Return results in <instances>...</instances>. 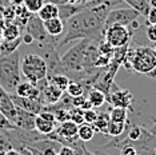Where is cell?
I'll use <instances>...</instances> for the list:
<instances>
[{
  "mask_svg": "<svg viewBox=\"0 0 156 155\" xmlns=\"http://www.w3.org/2000/svg\"><path fill=\"white\" fill-rule=\"evenodd\" d=\"M59 7V17L63 22H67L69 17H72L73 15L79 13L80 11H83L84 7L77 3V4H71V3H64V4H60Z\"/></svg>",
  "mask_w": 156,
  "mask_h": 155,
  "instance_id": "cell-14",
  "label": "cell"
},
{
  "mask_svg": "<svg viewBox=\"0 0 156 155\" xmlns=\"http://www.w3.org/2000/svg\"><path fill=\"white\" fill-rule=\"evenodd\" d=\"M22 43H23V44H27V45H31L32 43H35V40H34V38L31 36L30 34L24 32V34L22 35Z\"/></svg>",
  "mask_w": 156,
  "mask_h": 155,
  "instance_id": "cell-38",
  "label": "cell"
},
{
  "mask_svg": "<svg viewBox=\"0 0 156 155\" xmlns=\"http://www.w3.org/2000/svg\"><path fill=\"white\" fill-rule=\"evenodd\" d=\"M16 126L15 124H12L11 122L8 121V119L5 118L4 115L0 112V132H3V131H7V130H11V128H15Z\"/></svg>",
  "mask_w": 156,
  "mask_h": 155,
  "instance_id": "cell-32",
  "label": "cell"
},
{
  "mask_svg": "<svg viewBox=\"0 0 156 155\" xmlns=\"http://www.w3.org/2000/svg\"><path fill=\"white\" fill-rule=\"evenodd\" d=\"M126 4H128L131 8L136 9L141 16H147V13L150 12V2L148 0H123Z\"/></svg>",
  "mask_w": 156,
  "mask_h": 155,
  "instance_id": "cell-22",
  "label": "cell"
},
{
  "mask_svg": "<svg viewBox=\"0 0 156 155\" xmlns=\"http://www.w3.org/2000/svg\"><path fill=\"white\" fill-rule=\"evenodd\" d=\"M147 76L150 78V79H152V80H156V67H155L154 70H152L151 72H148V74H147Z\"/></svg>",
  "mask_w": 156,
  "mask_h": 155,
  "instance_id": "cell-41",
  "label": "cell"
},
{
  "mask_svg": "<svg viewBox=\"0 0 156 155\" xmlns=\"http://www.w3.org/2000/svg\"><path fill=\"white\" fill-rule=\"evenodd\" d=\"M96 134L94 126L90 124V123H81L77 127V138H79L81 142H90L94 138V135Z\"/></svg>",
  "mask_w": 156,
  "mask_h": 155,
  "instance_id": "cell-20",
  "label": "cell"
},
{
  "mask_svg": "<svg viewBox=\"0 0 156 155\" xmlns=\"http://www.w3.org/2000/svg\"><path fill=\"white\" fill-rule=\"evenodd\" d=\"M148 131H150L152 135H155V136H156V121H155L154 124H152L151 127H150V130H148Z\"/></svg>",
  "mask_w": 156,
  "mask_h": 155,
  "instance_id": "cell-42",
  "label": "cell"
},
{
  "mask_svg": "<svg viewBox=\"0 0 156 155\" xmlns=\"http://www.w3.org/2000/svg\"><path fill=\"white\" fill-rule=\"evenodd\" d=\"M87 100H88V103H90L94 108L95 107H101V106L105 103V100H107V96H105V94L101 90L95 88V87H94V88L88 92Z\"/></svg>",
  "mask_w": 156,
  "mask_h": 155,
  "instance_id": "cell-18",
  "label": "cell"
},
{
  "mask_svg": "<svg viewBox=\"0 0 156 155\" xmlns=\"http://www.w3.org/2000/svg\"><path fill=\"white\" fill-rule=\"evenodd\" d=\"M58 155H77L76 154V150L71 146H67V144H62L59 149V153Z\"/></svg>",
  "mask_w": 156,
  "mask_h": 155,
  "instance_id": "cell-34",
  "label": "cell"
},
{
  "mask_svg": "<svg viewBox=\"0 0 156 155\" xmlns=\"http://www.w3.org/2000/svg\"><path fill=\"white\" fill-rule=\"evenodd\" d=\"M120 155H137V153L133 146H131V144H124V146L120 147Z\"/></svg>",
  "mask_w": 156,
  "mask_h": 155,
  "instance_id": "cell-35",
  "label": "cell"
},
{
  "mask_svg": "<svg viewBox=\"0 0 156 155\" xmlns=\"http://www.w3.org/2000/svg\"><path fill=\"white\" fill-rule=\"evenodd\" d=\"M111 9V5L92 7V8H84L83 11L69 17L66 22V34L60 39L59 45H64L81 39H91V40L103 39L105 17Z\"/></svg>",
  "mask_w": 156,
  "mask_h": 155,
  "instance_id": "cell-1",
  "label": "cell"
},
{
  "mask_svg": "<svg viewBox=\"0 0 156 155\" xmlns=\"http://www.w3.org/2000/svg\"><path fill=\"white\" fill-rule=\"evenodd\" d=\"M154 155H156V147H155V150H154Z\"/></svg>",
  "mask_w": 156,
  "mask_h": 155,
  "instance_id": "cell-49",
  "label": "cell"
},
{
  "mask_svg": "<svg viewBox=\"0 0 156 155\" xmlns=\"http://www.w3.org/2000/svg\"><path fill=\"white\" fill-rule=\"evenodd\" d=\"M9 149H12V144L9 142V139L5 136V134L0 132V154L5 153Z\"/></svg>",
  "mask_w": 156,
  "mask_h": 155,
  "instance_id": "cell-31",
  "label": "cell"
},
{
  "mask_svg": "<svg viewBox=\"0 0 156 155\" xmlns=\"http://www.w3.org/2000/svg\"><path fill=\"white\" fill-rule=\"evenodd\" d=\"M47 80L49 83L54 84L55 87H58L59 90H62L63 92H66L67 87H68V84L71 82L69 76L66 75V74H56V75H52V76L47 78Z\"/></svg>",
  "mask_w": 156,
  "mask_h": 155,
  "instance_id": "cell-21",
  "label": "cell"
},
{
  "mask_svg": "<svg viewBox=\"0 0 156 155\" xmlns=\"http://www.w3.org/2000/svg\"><path fill=\"white\" fill-rule=\"evenodd\" d=\"M69 119L72 122H75L77 126L84 123V116H83V110L79 107H72L69 110Z\"/></svg>",
  "mask_w": 156,
  "mask_h": 155,
  "instance_id": "cell-29",
  "label": "cell"
},
{
  "mask_svg": "<svg viewBox=\"0 0 156 155\" xmlns=\"http://www.w3.org/2000/svg\"><path fill=\"white\" fill-rule=\"evenodd\" d=\"M2 40H3V35H2V31H0V43H2Z\"/></svg>",
  "mask_w": 156,
  "mask_h": 155,
  "instance_id": "cell-48",
  "label": "cell"
},
{
  "mask_svg": "<svg viewBox=\"0 0 156 155\" xmlns=\"http://www.w3.org/2000/svg\"><path fill=\"white\" fill-rule=\"evenodd\" d=\"M20 72L28 82L36 84L47 78V64L41 55L37 54H27L22 58L20 62Z\"/></svg>",
  "mask_w": 156,
  "mask_h": 155,
  "instance_id": "cell-5",
  "label": "cell"
},
{
  "mask_svg": "<svg viewBox=\"0 0 156 155\" xmlns=\"http://www.w3.org/2000/svg\"><path fill=\"white\" fill-rule=\"evenodd\" d=\"M109 119L112 122L127 123V121H128V108L112 107L111 111H109Z\"/></svg>",
  "mask_w": 156,
  "mask_h": 155,
  "instance_id": "cell-25",
  "label": "cell"
},
{
  "mask_svg": "<svg viewBox=\"0 0 156 155\" xmlns=\"http://www.w3.org/2000/svg\"><path fill=\"white\" fill-rule=\"evenodd\" d=\"M145 17H147V24H156V8H150V12Z\"/></svg>",
  "mask_w": 156,
  "mask_h": 155,
  "instance_id": "cell-36",
  "label": "cell"
},
{
  "mask_svg": "<svg viewBox=\"0 0 156 155\" xmlns=\"http://www.w3.org/2000/svg\"><path fill=\"white\" fill-rule=\"evenodd\" d=\"M66 92L72 98L80 96V95H84V84L79 82V80H73V82H69L68 87H67Z\"/></svg>",
  "mask_w": 156,
  "mask_h": 155,
  "instance_id": "cell-27",
  "label": "cell"
},
{
  "mask_svg": "<svg viewBox=\"0 0 156 155\" xmlns=\"http://www.w3.org/2000/svg\"><path fill=\"white\" fill-rule=\"evenodd\" d=\"M11 3L13 5H23L24 4V0H11Z\"/></svg>",
  "mask_w": 156,
  "mask_h": 155,
  "instance_id": "cell-43",
  "label": "cell"
},
{
  "mask_svg": "<svg viewBox=\"0 0 156 155\" xmlns=\"http://www.w3.org/2000/svg\"><path fill=\"white\" fill-rule=\"evenodd\" d=\"M123 64L126 66L127 70H132L141 75H147L156 67V58L151 47L137 45L131 50H127Z\"/></svg>",
  "mask_w": 156,
  "mask_h": 155,
  "instance_id": "cell-4",
  "label": "cell"
},
{
  "mask_svg": "<svg viewBox=\"0 0 156 155\" xmlns=\"http://www.w3.org/2000/svg\"><path fill=\"white\" fill-rule=\"evenodd\" d=\"M141 15L136 9L133 8H120V7H116V8H112L111 11L108 12L107 17H105V23H104V28L111 26V24H122V26L126 27H132L133 30L139 28V24H137V19H139Z\"/></svg>",
  "mask_w": 156,
  "mask_h": 155,
  "instance_id": "cell-6",
  "label": "cell"
},
{
  "mask_svg": "<svg viewBox=\"0 0 156 155\" xmlns=\"http://www.w3.org/2000/svg\"><path fill=\"white\" fill-rule=\"evenodd\" d=\"M67 3H71V4H77V3H80V0H67Z\"/></svg>",
  "mask_w": 156,
  "mask_h": 155,
  "instance_id": "cell-46",
  "label": "cell"
},
{
  "mask_svg": "<svg viewBox=\"0 0 156 155\" xmlns=\"http://www.w3.org/2000/svg\"><path fill=\"white\" fill-rule=\"evenodd\" d=\"M35 121H36V115L16 106V116L15 121H13V124L16 127L32 131V130H35Z\"/></svg>",
  "mask_w": 156,
  "mask_h": 155,
  "instance_id": "cell-10",
  "label": "cell"
},
{
  "mask_svg": "<svg viewBox=\"0 0 156 155\" xmlns=\"http://www.w3.org/2000/svg\"><path fill=\"white\" fill-rule=\"evenodd\" d=\"M20 153H22V155H39V153L34 147H22Z\"/></svg>",
  "mask_w": 156,
  "mask_h": 155,
  "instance_id": "cell-37",
  "label": "cell"
},
{
  "mask_svg": "<svg viewBox=\"0 0 156 155\" xmlns=\"http://www.w3.org/2000/svg\"><path fill=\"white\" fill-rule=\"evenodd\" d=\"M95 154H96V155H109V154L104 153V151H101V150H99V151H95Z\"/></svg>",
  "mask_w": 156,
  "mask_h": 155,
  "instance_id": "cell-45",
  "label": "cell"
},
{
  "mask_svg": "<svg viewBox=\"0 0 156 155\" xmlns=\"http://www.w3.org/2000/svg\"><path fill=\"white\" fill-rule=\"evenodd\" d=\"M116 88V87H115ZM133 100V95L128 90H123V88H116L107 94V102L112 107H123V108H128L132 104Z\"/></svg>",
  "mask_w": 156,
  "mask_h": 155,
  "instance_id": "cell-8",
  "label": "cell"
},
{
  "mask_svg": "<svg viewBox=\"0 0 156 155\" xmlns=\"http://www.w3.org/2000/svg\"><path fill=\"white\" fill-rule=\"evenodd\" d=\"M2 35H3V39H7V40H13V39L22 36V32H20L19 27H17L13 22H11V23H5L4 24L3 31H2Z\"/></svg>",
  "mask_w": 156,
  "mask_h": 155,
  "instance_id": "cell-24",
  "label": "cell"
},
{
  "mask_svg": "<svg viewBox=\"0 0 156 155\" xmlns=\"http://www.w3.org/2000/svg\"><path fill=\"white\" fill-rule=\"evenodd\" d=\"M3 11H4V7L0 4V31H3V27H4V17H3Z\"/></svg>",
  "mask_w": 156,
  "mask_h": 155,
  "instance_id": "cell-40",
  "label": "cell"
},
{
  "mask_svg": "<svg viewBox=\"0 0 156 155\" xmlns=\"http://www.w3.org/2000/svg\"><path fill=\"white\" fill-rule=\"evenodd\" d=\"M126 128H127V123H119V122H112L109 121V124H108V128H107V135L109 136H120L126 132Z\"/></svg>",
  "mask_w": 156,
  "mask_h": 155,
  "instance_id": "cell-26",
  "label": "cell"
},
{
  "mask_svg": "<svg viewBox=\"0 0 156 155\" xmlns=\"http://www.w3.org/2000/svg\"><path fill=\"white\" fill-rule=\"evenodd\" d=\"M44 0H24V7L30 11L31 13H37L39 9L43 7L44 4Z\"/></svg>",
  "mask_w": 156,
  "mask_h": 155,
  "instance_id": "cell-28",
  "label": "cell"
},
{
  "mask_svg": "<svg viewBox=\"0 0 156 155\" xmlns=\"http://www.w3.org/2000/svg\"><path fill=\"white\" fill-rule=\"evenodd\" d=\"M20 44H22V36L13 39V40H7L3 39L0 43V55H11L15 51L19 50Z\"/></svg>",
  "mask_w": 156,
  "mask_h": 155,
  "instance_id": "cell-16",
  "label": "cell"
},
{
  "mask_svg": "<svg viewBox=\"0 0 156 155\" xmlns=\"http://www.w3.org/2000/svg\"><path fill=\"white\" fill-rule=\"evenodd\" d=\"M12 102L15 103V106L17 107L23 108L26 111H30L32 114L37 115L39 112L43 110V103H41L39 99H34V98H22V96H17L16 94H9Z\"/></svg>",
  "mask_w": 156,
  "mask_h": 155,
  "instance_id": "cell-9",
  "label": "cell"
},
{
  "mask_svg": "<svg viewBox=\"0 0 156 155\" xmlns=\"http://www.w3.org/2000/svg\"><path fill=\"white\" fill-rule=\"evenodd\" d=\"M83 116H84V123L94 124V122L98 118V112L94 108H87V110H83Z\"/></svg>",
  "mask_w": 156,
  "mask_h": 155,
  "instance_id": "cell-30",
  "label": "cell"
},
{
  "mask_svg": "<svg viewBox=\"0 0 156 155\" xmlns=\"http://www.w3.org/2000/svg\"><path fill=\"white\" fill-rule=\"evenodd\" d=\"M148 2H150L151 8H156V0H148Z\"/></svg>",
  "mask_w": 156,
  "mask_h": 155,
  "instance_id": "cell-44",
  "label": "cell"
},
{
  "mask_svg": "<svg viewBox=\"0 0 156 155\" xmlns=\"http://www.w3.org/2000/svg\"><path fill=\"white\" fill-rule=\"evenodd\" d=\"M20 80V52L0 55V87L8 94H15Z\"/></svg>",
  "mask_w": 156,
  "mask_h": 155,
  "instance_id": "cell-3",
  "label": "cell"
},
{
  "mask_svg": "<svg viewBox=\"0 0 156 155\" xmlns=\"http://www.w3.org/2000/svg\"><path fill=\"white\" fill-rule=\"evenodd\" d=\"M15 94L17 96H22V98H34V99L40 100V91H39V88L35 86V84L28 82V80L27 82H20L17 84Z\"/></svg>",
  "mask_w": 156,
  "mask_h": 155,
  "instance_id": "cell-12",
  "label": "cell"
},
{
  "mask_svg": "<svg viewBox=\"0 0 156 155\" xmlns=\"http://www.w3.org/2000/svg\"><path fill=\"white\" fill-rule=\"evenodd\" d=\"M44 28H45V31H47V34L49 36L60 38L66 30V22H63L60 17H54V19L45 20Z\"/></svg>",
  "mask_w": 156,
  "mask_h": 155,
  "instance_id": "cell-13",
  "label": "cell"
},
{
  "mask_svg": "<svg viewBox=\"0 0 156 155\" xmlns=\"http://www.w3.org/2000/svg\"><path fill=\"white\" fill-rule=\"evenodd\" d=\"M147 39L152 43H156V24H148L147 30H145Z\"/></svg>",
  "mask_w": 156,
  "mask_h": 155,
  "instance_id": "cell-33",
  "label": "cell"
},
{
  "mask_svg": "<svg viewBox=\"0 0 156 155\" xmlns=\"http://www.w3.org/2000/svg\"><path fill=\"white\" fill-rule=\"evenodd\" d=\"M8 2H9V3H11V0H8Z\"/></svg>",
  "mask_w": 156,
  "mask_h": 155,
  "instance_id": "cell-50",
  "label": "cell"
},
{
  "mask_svg": "<svg viewBox=\"0 0 156 155\" xmlns=\"http://www.w3.org/2000/svg\"><path fill=\"white\" fill-rule=\"evenodd\" d=\"M37 16L40 17L43 22L49 19H54V17H59V7L55 3H44L43 7L39 9Z\"/></svg>",
  "mask_w": 156,
  "mask_h": 155,
  "instance_id": "cell-15",
  "label": "cell"
},
{
  "mask_svg": "<svg viewBox=\"0 0 156 155\" xmlns=\"http://www.w3.org/2000/svg\"><path fill=\"white\" fill-rule=\"evenodd\" d=\"M103 39L112 48H120L128 45L132 39V30L122 24H111L103 31Z\"/></svg>",
  "mask_w": 156,
  "mask_h": 155,
  "instance_id": "cell-7",
  "label": "cell"
},
{
  "mask_svg": "<svg viewBox=\"0 0 156 155\" xmlns=\"http://www.w3.org/2000/svg\"><path fill=\"white\" fill-rule=\"evenodd\" d=\"M123 0H80V4L84 8H92L99 5H111L112 8H116Z\"/></svg>",
  "mask_w": 156,
  "mask_h": 155,
  "instance_id": "cell-23",
  "label": "cell"
},
{
  "mask_svg": "<svg viewBox=\"0 0 156 155\" xmlns=\"http://www.w3.org/2000/svg\"><path fill=\"white\" fill-rule=\"evenodd\" d=\"M0 112L13 124L16 116V106L12 102L9 94L5 92L2 87H0Z\"/></svg>",
  "mask_w": 156,
  "mask_h": 155,
  "instance_id": "cell-11",
  "label": "cell"
},
{
  "mask_svg": "<svg viewBox=\"0 0 156 155\" xmlns=\"http://www.w3.org/2000/svg\"><path fill=\"white\" fill-rule=\"evenodd\" d=\"M56 122H49V121H45L41 116L36 115V121H35V130L37 132L43 134V135H48L51 134L54 130L56 128Z\"/></svg>",
  "mask_w": 156,
  "mask_h": 155,
  "instance_id": "cell-19",
  "label": "cell"
},
{
  "mask_svg": "<svg viewBox=\"0 0 156 155\" xmlns=\"http://www.w3.org/2000/svg\"><path fill=\"white\" fill-rule=\"evenodd\" d=\"M91 39H81L60 58L66 75L75 76L79 82L84 80V56Z\"/></svg>",
  "mask_w": 156,
  "mask_h": 155,
  "instance_id": "cell-2",
  "label": "cell"
},
{
  "mask_svg": "<svg viewBox=\"0 0 156 155\" xmlns=\"http://www.w3.org/2000/svg\"><path fill=\"white\" fill-rule=\"evenodd\" d=\"M152 52H154V55H155V58H156V43H155L154 47H152Z\"/></svg>",
  "mask_w": 156,
  "mask_h": 155,
  "instance_id": "cell-47",
  "label": "cell"
},
{
  "mask_svg": "<svg viewBox=\"0 0 156 155\" xmlns=\"http://www.w3.org/2000/svg\"><path fill=\"white\" fill-rule=\"evenodd\" d=\"M0 155H22V153H20V150H17V149H9L8 151H5V153H3V154H0Z\"/></svg>",
  "mask_w": 156,
  "mask_h": 155,
  "instance_id": "cell-39",
  "label": "cell"
},
{
  "mask_svg": "<svg viewBox=\"0 0 156 155\" xmlns=\"http://www.w3.org/2000/svg\"><path fill=\"white\" fill-rule=\"evenodd\" d=\"M109 112L107 111H101L98 114V118L96 121L94 122V128L96 132H100V134H104L107 135V128H108V124H109Z\"/></svg>",
  "mask_w": 156,
  "mask_h": 155,
  "instance_id": "cell-17",
  "label": "cell"
}]
</instances>
